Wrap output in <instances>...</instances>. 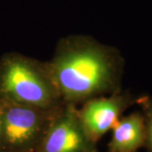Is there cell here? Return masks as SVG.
Returning a JSON list of instances; mask_svg holds the SVG:
<instances>
[{"mask_svg":"<svg viewBox=\"0 0 152 152\" xmlns=\"http://www.w3.org/2000/svg\"><path fill=\"white\" fill-rule=\"evenodd\" d=\"M47 64L64 103L76 106L119 91L123 60L117 50L91 37L63 38Z\"/></svg>","mask_w":152,"mask_h":152,"instance_id":"cell-1","label":"cell"},{"mask_svg":"<svg viewBox=\"0 0 152 152\" xmlns=\"http://www.w3.org/2000/svg\"><path fill=\"white\" fill-rule=\"evenodd\" d=\"M64 103L47 63L10 53L0 58V106L19 104L54 110Z\"/></svg>","mask_w":152,"mask_h":152,"instance_id":"cell-2","label":"cell"},{"mask_svg":"<svg viewBox=\"0 0 152 152\" xmlns=\"http://www.w3.org/2000/svg\"><path fill=\"white\" fill-rule=\"evenodd\" d=\"M57 109L0 106V152H37Z\"/></svg>","mask_w":152,"mask_h":152,"instance_id":"cell-3","label":"cell"},{"mask_svg":"<svg viewBox=\"0 0 152 152\" xmlns=\"http://www.w3.org/2000/svg\"><path fill=\"white\" fill-rule=\"evenodd\" d=\"M76 106L63 103L57 109L37 152H94Z\"/></svg>","mask_w":152,"mask_h":152,"instance_id":"cell-4","label":"cell"},{"mask_svg":"<svg viewBox=\"0 0 152 152\" xmlns=\"http://www.w3.org/2000/svg\"><path fill=\"white\" fill-rule=\"evenodd\" d=\"M134 97L128 93L111 94L99 96L86 102L79 111L84 129L94 143L104 135L120 119V116L133 103Z\"/></svg>","mask_w":152,"mask_h":152,"instance_id":"cell-5","label":"cell"},{"mask_svg":"<svg viewBox=\"0 0 152 152\" xmlns=\"http://www.w3.org/2000/svg\"><path fill=\"white\" fill-rule=\"evenodd\" d=\"M145 143L144 116L140 113H134L122 118L113 128L109 147L111 152H135Z\"/></svg>","mask_w":152,"mask_h":152,"instance_id":"cell-6","label":"cell"},{"mask_svg":"<svg viewBox=\"0 0 152 152\" xmlns=\"http://www.w3.org/2000/svg\"><path fill=\"white\" fill-rule=\"evenodd\" d=\"M137 102L141 107L143 116L145 124V143L152 152V98L141 96L137 100Z\"/></svg>","mask_w":152,"mask_h":152,"instance_id":"cell-7","label":"cell"}]
</instances>
